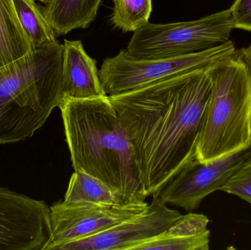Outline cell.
I'll return each mask as SVG.
<instances>
[{
	"label": "cell",
	"mask_w": 251,
	"mask_h": 250,
	"mask_svg": "<svg viewBox=\"0 0 251 250\" xmlns=\"http://www.w3.org/2000/svg\"><path fill=\"white\" fill-rule=\"evenodd\" d=\"M206 69L108 95L134 147L146 198L196 159L211 91Z\"/></svg>",
	"instance_id": "1"
},
{
	"label": "cell",
	"mask_w": 251,
	"mask_h": 250,
	"mask_svg": "<svg viewBox=\"0 0 251 250\" xmlns=\"http://www.w3.org/2000/svg\"><path fill=\"white\" fill-rule=\"evenodd\" d=\"M58 108L75 171L97 178L127 202L146 201L134 147L108 95L63 98Z\"/></svg>",
	"instance_id": "2"
},
{
	"label": "cell",
	"mask_w": 251,
	"mask_h": 250,
	"mask_svg": "<svg viewBox=\"0 0 251 250\" xmlns=\"http://www.w3.org/2000/svg\"><path fill=\"white\" fill-rule=\"evenodd\" d=\"M112 23L124 32H135L149 22L152 0H113Z\"/></svg>",
	"instance_id": "16"
},
{
	"label": "cell",
	"mask_w": 251,
	"mask_h": 250,
	"mask_svg": "<svg viewBox=\"0 0 251 250\" xmlns=\"http://www.w3.org/2000/svg\"><path fill=\"white\" fill-rule=\"evenodd\" d=\"M251 153V145L212 161L196 159L161 191L159 198L192 212L208 195L221 190Z\"/></svg>",
	"instance_id": "9"
},
{
	"label": "cell",
	"mask_w": 251,
	"mask_h": 250,
	"mask_svg": "<svg viewBox=\"0 0 251 250\" xmlns=\"http://www.w3.org/2000/svg\"><path fill=\"white\" fill-rule=\"evenodd\" d=\"M102 0H50L41 9L56 35L86 29L95 20Z\"/></svg>",
	"instance_id": "12"
},
{
	"label": "cell",
	"mask_w": 251,
	"mask_h": 250,
	"mask_svg": "<svg viewBox=\"0 0 251 250\" xmlns=\"http://www.w3.org/2000/svg\"><path fill=\"white\" fill-rule=\"evenodd\" d=\"M51 233L44 201L0 187V250H44Z\"/></svg>",
	"instance_id": "8"
},
{
	"label": "cell",
	"mask_w": 251,
	"mask_h": 250,
	"mask_svg": "<svg viewBox=\"0 0 251 250\" xmlns=\"http://www.w3.org/2000/svg\"><path fill=\"white\" fill-rule=\"evenodd\" d=\"M234 29L229 9L190 22H148L133 32L124 51L139 60L187 55L226 42Z\"/></svg>",
	"instance_id": "5"
},
{
	"label": "cell",
	"mask_w": 251,
	"mask_h": 250,
	"mask_svg": "<svg viewBox=\"0 0 251 250\" xmlns=\"http://www.w3.org/2000/svg\"><path fill=\"white\" fill-rule=\"evenodd\" d=\"M63 45V98L86 99L107 96L100 80L97 61L87 54L82 42L64 40Z\"/></svg>",
	"instance_id": "11"
},
{
	"label": "cell",
	"mask_w": 251,
	"mask_h": 250,
	"mask_svg": "<svg viewBox=\"0 0 251 250\" xmlns=\"http://www.w3.org/2000/svg\"><path fill=\"white\" fill-rule=\"evenodd\" d=\"M50 0H49V2H50Z\"/></svg>",
	"instance_id": "23"
},
{
	"label": "cell",
	"mask_w": 251,
	"mask_h": 250,
	"mask_svg": "<svg viewBox=\"0 0 251 250\" xmlns=\"http://www.w3.org/2000/svg\"><path fill=\"white\" fill-rule=\"evenodd\" d=\"M210 230L192 237L173 236L166 231L151 239L139 242L128 250H209Z\"/></svg>",
	"instance_id": "17"
},
{
	"label": "cell",
	"mask_w": 251,
	"mask_h": 250,
	"mask_svg": "<svg viewBox=\"0 0 251 250\" xmlns=\"http://www.w3.org/2000/svg\"><path fill=\"white\" fill-rule=\"evenodd\" d=\"M220 191L239 197L251 205V153Z\"/></svg>",
	"instance_id": "18"
},
{
	"label": "cell",
	"mask_w": 251,
	"mask_h": 250,
	"mask_svg": "<svg viewBox=\"0 0 251 250\" xmlns=\"http://www.w3.org/2000/svg\"><path fill=\"white\" fill-rule=\"evenodd\" d=\"M38 1H41V2L44 3V4H47L49 2V0H38Z\"/></svg>",
	"instance_id": "21"
},
{
	"label": "cell",
	"mask_w": 251,
	"mask_h": 250,
	"mask_svg": "<svg viewBox=\"0 0 251 250\" xmlns=\"http://www.w3.org/2000/svg\"><path fill=\"white\" fill-rule=\"evenodd\" d=\"M152 197L151 204L141 214L98 234L63 245L60 250H128L167 231L181 214L170 209L159 195Z\"/></svg>",
	"instance_id": "10"
},
{
	"label": "cell",
	"mask_w": 251,
	"mask_h": 250,
	"mask_svg": "<svg viewBox=\"0 0 251 250\" xmlns=\"http://www.w3.org/2000/svg\"><path fill=\"white\" fill-rule=\"evenodd\" d=\"M16 14L34 49L57 41L51 26L35 1L13 0Z\"/></svg>",
	"instance_id": "15"
},
{
	"label": "cell",
	"mask_w": 251,
	"mask_h": 250,
	"mask_svg": "<svg viewBox=\"0 0 251 250\" xmlns=\"http://www.w3.org/2000/svg\"><path fill=\"white\" fill-rule=\"evenodd\" d=\"M29 1H35V0H29Z\"/></svg>",
	"instance_id": "22"
},
{
	"label": "cell",
	"mask_w": 251,
	"mask_h": 250,
	"mask_svg": "<svg viewBox=\"0 0 251 250\" xmlns=\"http://www.w3.org/2000/svg\"><path fill=\"white\" fill-rule=\"evenodd\" d=\"M235 49V43L228 40L193 54L143 60L127 57L122 49L115 57L104 59L99 74L106 94L119 95L168 78L206 68Z\"/></svg>",
	"instance_id": "6"
},
{
	"label": "cell",
	"mask_w": 251,
	"mask_h": 250,
	"mask_svg": "<svg viewBox=\"0 0 251 250\" xmlns=\"http://www.w3.org/2000/svg\"><path fill=\"white\" fill-rule=\"evenodd\" d=\"M211 91L196 159L212 161L251 145V45L206 68Z\"/></svg>",
	"instance_id": "4"
},
{
	"label": "cell",
	"mask_w": 251,
	"mask_h": 250,
	"mask_svg": "<svg viewBox=\"0 0 251 250\" xmlns=\"http://www.w3.org/2000/svg\"><path fill=\"white\" fill-rule=\"evenodd\" d=\"M63 58L57 41L0 69V145L32 137L59 107Z\"/></svg>",
	"instance_id": "3"
},
{
	"label": "cell",
	"mask_w": 251,
	"mask_h": 250,
	"mask_svg": "<svg viewBox=\"0 0 251 250\" xmlns=\"http://www.w3.org/2000/svg\"><path fill=\"white\" fill-rule=\"evenodd\" d=\"M33 50L19 22L13 0H0V69L19 61Z\"/></svg>",
	"instance_id": "13"
},
{
	"label": "cell",
	"mask_w": 251,
	"mask_h": 250,
	"mask_svg": "<svg viewBox=\"0 0 251 250\" xmlns=\"http://www.w3.org/2000/svg\"><path fill=\"white\" fill-rule=\"evenodd\" d=\"M229 10L234 29L251 32V0H235Z\"/></svg>",
	"instance_id": "20"
},
{
	"label": "cell",
	"mask_w": 251,
	"mask_h": 250,
	"mask_svg": "<svg viewBox=\"0 0 251 250\" xmlns=\"http://www.w3.org/2000/svg\"><path fill=\"white\" fill-rule=\"evenodd\" d=\"M63 201L69 204L108 205L130 203L126 201L118 192L97 178L76 171L72 174L69 181Z\"/></svg>",
	"instance_id": "14"
},
{
	"label": "cell",
	"mask_w": 251,
	"mask_h": 250,
	"mask_svg": "<svg viewBox=\"0 0 251 250\" xmlns=\"http://www.w3.org/2000/svg\"><path fill=\"white\" fill-rule=\"evenodd\" d=\"M148 205L146 201L116 205L55 203L50 207L51 236L44 250H60L70 242L101 233L141 214Z\"/></svg>",
	"instance_id": "7"
},
{
	"label": "cell",
	"mask_w": 251,
	"mask_h": 250,
	"mask_svg": "<svg viewBox=\"0 0 251 250\" xmlns=\"http://www.w3.org/2000/svg\"><path fill=\"white\" fill-rule=\"evenodd\" d=\"M209 220L203 214L192 212L181 215L167 230L170 235L182 237L200 236L207 232Z\"/></svg>",
	"instance_id": "19"
}]
</instances>
